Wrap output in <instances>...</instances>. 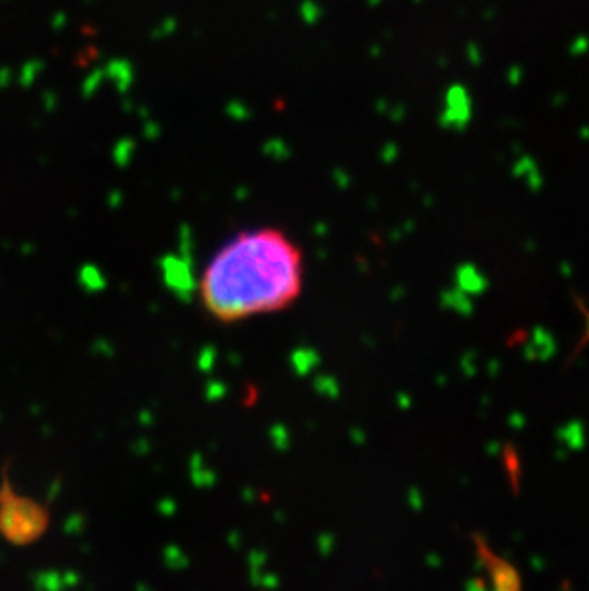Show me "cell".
<instances>
[{
  "label": "cell",
  "instance_id": "6",
  "mask_svg": "<svg viewBox=\"0 0 589 591\" xmlns=\"http://www.w3.org/2000/svg\"><path fill=\"white\" fill-rule=\"evenodd\" d=\"M557 440L572 452H580L586 446V427L582 421H570L555 431Z\"/></svg>",
  "mask_w": 589,
  "mask_h": 591
},
{
  "label": "cell",
  "instance_id": "3",
  "mask_svg": "<svg viewBox=\"0 0 589 591\" xmlns=\"http://www.w3.org/2000/svg\"><path fill=\"white\" fill-rule=\"evenodd\" d=\"M475 542H477V551H479V555H477V563H475V570H477V572L488 570V572H490L492 586H494L496 590H519V588L523 586V582H521V576H519V572L515 570V567H513L511 563H507L505 559H500V557L492 555L482 534H477V536H475Z\"/></svg>",
  "mask_w": 589,
  "mask_h": 591
},
{
  "label": "cell",
  "instance_id": "12",
  "mask_svg": "<svg viewBox=\"0 0 589 591\" xmlns=\"http://www.w3.org/2000/svg\"><path fill=\"white\" fill-rule=\"evenodd\" d=\"M486 584L480 580V578H473V580H469L467 584H465V588L467 590H482Z\"/></svg>",
  "mask_w": 589,
  "mask_h": 591
},
{
  "label": "cell",
  "instance_id": "8",
  "mask_svg": "<svg viewBox=\"0 0 589 591\" xmlns=\"http://www.w3.org/2000/svg\"><path fill=\"white\" fill-rule=\"evenodd\" d=\"M477 358L479 352L475 349L463 352L461 356V372L465 373V377H475L477 375Z\"/></svg>",
  "mask_w": 589,
  "mask_h": 591
},
{
  "label": "cell",
  "instance_id": "10",
  "mask_svg": "<svg viewBox=\"0 0 589 591\" xmlns=\"http://www.w3.org/2000/svg\"><path fill=\"white\" fill-rule=\"evenodd\" d=\"M484 450H486L488 456H500V454H502V444H500L498 440H492V442L486 444Z\"/></svg>",
  "mask_w": 589,
  "mask_h": 591
},
{
  "label": "cell",
  "instance_id": "2",
  "mask_svg": "<svg viewBox=\"0 0 589 591\" xmlns=\"http://www.w3.org/2000/svg\"><path fill=\"white\" fill-rule=\"evenodd\" d=\"M50 526L46 505L39 504L14 490L8 477V465L0 481V534L12 546H31L39 542Z\"/></svg>",
  "mask_w": 589,
  "mask_h": 591
},
{
  "label": "cell",
  "instance_id": "1",
  "mask_svg": "<svg viewBox=\"0 0 589 591\" xmlns=\"http://www.w3.org/2000/svg\"><path fill=\"white\" fill-rule=\"evenodd\" d=\"M305 253L282 228L241 230L205 264L197 291L207 316L220 324L284 312L305 289Z\"/></svg>",
  "mask_w": 589,
  "mask_h": 591
},
{
  "label": "cell",
  "instance_id": "11",
  "mask_svg": "<svg viewBox=\"0 0 589 591\" xmlns=\"http://www.w3.org/2000/svg\"><path fill=\"white\" fill-rule=\"evenodd\" d=\"M502 372V362L500 360H490L488 362V375L494 379V377H498Z\"/></svg>",
  "mask_w": 589,
  "mask_h": 591
},
{
  "label": "cell",
  "instance_id": "16",
  "mask_svg": "<svg viewBox=\"0 0 589 591\" xmlns=\"http://www.w3.org/2000/svg\"><path fill=\"white\" fill-rule=\"evenodd\" d=\"M534 249H536V243H534L532 240L526 241V251H528V253H532Z\"/></svg>",
  "mask_w": 589,
  "mask_h": 591
},
{
  "label": "cell",
  "instance_id": "7",
  "mask_svg": "<svg viewBox=\"0 0 589 591\" xmlns=\"http://www.w3.org/2000/svg\"><path fill=\"white\" fill-rule=\"evenodd\" d=\"M440 299H442V307L454 310L463 318H469L475 312V303L469 299V295L465 291H461L458 287L444 291Z\"/></svg>",
  "mask_w": 589,
  "mask_h": 591
},
{
  "label": "cell",
  "instance_id": "14",
  "mask_svg": "<svg viewBox=\"0 0 589 591\" xmlns=\"http://www.w3.org/2000/svg\"><path fill=\"white\" fill-rule=\"evenodd\" d=\"M568 452H570V450H568V448H559V450H557V452H555V458H557V460H567L568 458Z\"/></svg>",
  "mask_w": 589,
  "mask_h": 591
},
{
  "label": "cell",
  "instance_id": "4",
  "mask_svg": "<svg viewBox=\"0 0 589 591\" xmlns=\"http://www.w3.org/2000/svg\"><path fill=\"white\" fill-rule=\"evenodd\" d=\"M557 352V341L551 331L544 328H536L532 331V339L524 347V360L528 362H547Z\"/></svg>",
  "mask_w": 589,
  "mask_h": 591
},
{
  "label": "cell",
  "instance_id": "15",
  "mask_svg": "<svg viewBox=\"0 0 589 591\" xmlns=\"http://www.w3.org/2000/svg\"><path fill=\"white\" fill-rule=\"evenodd\" d=\"M561 272H563V276H572V266L568 263L561 264Z\"/></svg>",
  "mask_w": 589,
  "mask_h": 591
},
{
  "label": "cell",
  "instance_id": "5",
  "mask_svg": "<svg viewBox=\"0 0 589 591\" xmlns=\"http://www.w3.org/2000/svg\"><path fill=\"white\" fill-rule=\"evenodd\" d=\"M456 287L467 295H480L490 287V280L475 264H461L456 270Z\"/></svg>",
  "mask_w": 589,
  "mask_h": 591
},
{
  "label": "cell",
  "instance_id": "9",
  "mask_svg": "<svg viewBox=\"0 0 589 591\" xmlns=\"http://www.w3.org/2000/svg\"><path fill=\"white\" fill-rule=\"evenodd\" d=\"M507 425L511 429L519 431V429H523L524 425H526V417L523 416V412H513V414H509V417H507Z\"/></svg>",
  "mask_w": 589,
  "mask_h": 591
},
{
  "label": "cell",
  "instance_id": "13",
  "mask_svg": "<svg viewBox=\"0 0 589 591\" xmlns=\"http://www.w3.org/2000/svg\"><path fill=\"white\" fill-rule=\"evenodd\" d=\"M530 565H532V569L534 570H544V567H546V561H544L542 557H532V559H530Z\"/></svg>",
  "mask_w": 589,
  "mask_h": 591
}]
</instances>
